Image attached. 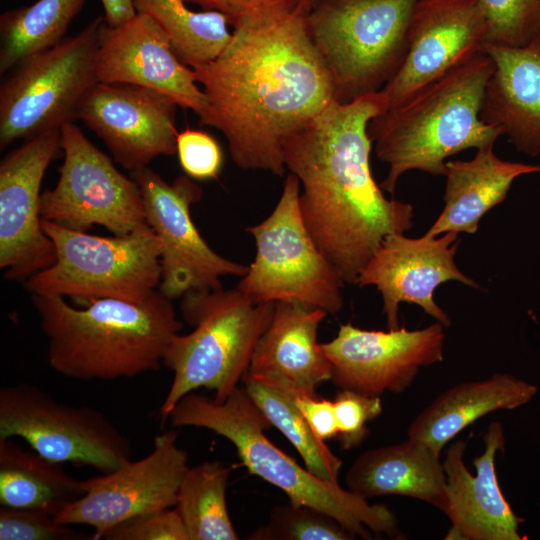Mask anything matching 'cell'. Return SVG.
<instances>
[{"instance_id": "1", "label": "cell", "mask_w": 540, "mask_h": 540, "mask_svg": "<svg viewBox=\"0 0 540 540\" xmlns=\"http://www.w3.org/2000/svg\"><path fill=\"white\" fill-rule=\"evenodd\" d=\"M301 0L286 17L234 28L215 60L192 68L236 166L283 176L286 142L335 102L329 72L307 28Z\"/></svg>"}, {"instance_id": "2", "label": "cell", "mask_w": 540, "mask_h": 540, "mask_svg": "<svg viewBox=\"0 0 540 540\" xmlns=\"http://www.w3.org/2000/svg\"><path fill=\"white\" fill-rule=\"evenodd\" d=\"M388 108L381 90L335 101L284 146L285 166L300 182L304 222L345 283L356 284L388 235L413 226V206L386 198L370 169L368 125Z\"/></svg>"}, {"instance_id": "3", "label": "cell", "mask_w": 540, "mask_h": 540, "mask_svg": "<svg viewBox=\"0 0 540 540\" xmlns=\"http://www.w3.org/2000/svg\"><path fill=\"white\" fill-rule=\"evenodd\" d=\"M48 339V363L78 380L133 378L156 371L182 329L171 299L156 290L142 301L94 300L82 308L65 297L32 295Z\"/></svg>"}, {"instance_id": "4", "label": "cell", "mask_w": 540, "mask_h": 540, "mask_svg": "<svg viewBox=\"0 0 540 540\" xmlns=\"http://www.w3.org/2000/svg\"><path fill=\"white\" fill-rule=\"evenodd\" d=\"M493 68L482 52L370 121L376 156L389 167L383 191L394 194L407 171L444 175L447 158L495 144L501 131L481 119Z\"/></svg>"}, {"instance_id": "5", "label": "cell", "mask_w": 540, "mask_h": 540, "mask_svg": "<svg viewBox=\"0 0 540 540\" xmlns=\"http://www.w3.org/2000/svg\"><path fill=\"white\" fill-rule=\"evenodd\" d=\"M174 427L208 429L230 441L248 471L282 490L290 503L329 514L363 539L401 536L398 519L385 505L322 480L275 446L265 435L271 424L245 388L237 387L223 401L194 392L182 397L168 415Z\"/></svg>"}, {"instance_id": "6", "label": "cell", "mask_w": 540, "mask_h": 540, "mask_svg": "<svg viewBox=\"0 0 540 540\" xmlns=\"http://www.w3.org/2000/svg\"><path fill=\"white\" fill-rule=\"evenodd\" d=\"M274 306L254 303L236 288L191 291L181 297L183 319L193 330L175 335L164 356L173 379L160 406L162 423L190 392L206 388L223 401L238 387Z\"/></svg>"}, {"instance_id": "7", "label": "cell", "mask_w": 540, "mask_h": 540, "mask_svg": "<svg viewBox=\"0 0 540 540\" xmlns=\"http://www.w3.org/2000/svg\"><path fill=\"white\" fill-rule=\"evenodd\" d=\"M418 0H317L307 28L332 81L335 101L380 91L401 66Z\"/></svg>"}, {"instance_id": "8", "label": "cell", "mask_w": 540, "mask_h": 540, "mask_svg": "<svg viewBox=\"0 0 540 540\" xmlns=\"http://www.w3.org/2000/svg\"><path fill=\"white\" fill-rule=\"evenodd\" d=\"M41 224L56 260L25 281L32 295L69 297L85 306L103 298L142 301L158 290L161 243L149 226L97 236L44 219Z\"/></svg>"}, {"instance_id": "9", "label": "cell", "mask_w": 540, "mask_h": 540, "mask_svg": "<svg viewBox=\"0 0 540 540\" xmlns=\"http://www.w3.org/2000/svg\"><path fill=\"white\" fill-rule=\"evenodd\" d=\"M299 197L300 182L290 173L271 214L246 228L256 255L236 289L254 303L296 302L337 314L345 282L310 234Z\"/></svg>"}, {"instance_id": "10", "label": "cell", "mask_w": 540, "mask_h": 540, "mask_svg": "<svg viewBox=\"0 0 540 540\" xmlns=\"http://www.w3.org/2000/svg\"><path fill=\"white\" fill-rule=\"evenodd\" d=\"M104 17L79 33L19 62L0 86V148L60 129L75 119L86 92L98 82L96 54Z\"/></svg>"}, {"instance_id": "11", "label": "cell", "mask_w": 540, "mask_h": 540, "mask_svg": "<svg viewBox=\"0 0 540 540\" xmlns=\"http://www.w3.org/2000/svg\"><path fill=\"white\" fill-rule=\"evenodd\" d=\"M21 438L40 455L109 473L131 460V442L102 412L58 402L39 386L0 389V438Z\"/></svg>"}, {"instance_id": "12", "label": "cell", "mask_w": 540, "mask_h": 540, "mask_svg": "<svg viewBox=\"0 0 540 540\" xmlns=\"http://www.w3.org/2000/svg\"><path fill=\"white\" fill-rule=\"evenodd\" d=\"M60 129L64 161L55 187L41 193V218L84 232L101 225L114 235L148 226L137 183L72 121Z\"/></svg>"}, {"instance_id": "13", "label": "cell", "mask_w": 540, "mask_h": 540, "mask_svg": "<svg viewBox=\"0 0 540 540\" xmlns=\"http://www.w3.org/2000/svg\"><path fill=\"white\" fill-rule=\"evenodd\" d=\"M139 186L148 226L161 243L158 290L171 300L191 291L222 288L223 276L242 277L248 266L215 252L195 226L191 207L203 191L187 175L171 183L151 168L130 172Z\"/></svg>"}, {"instance_id": "14", "label": "cell", "mask_w": 540, "mask_h": 540, "mask_svg": "<svg viewBox=\"0 0 540 540\" xmlns=\"http://www.w3.org/2000/svg\"><path fill=\"white\" fill-rule=\"evenodd\" d=\"M169 430L154 438L144 458L84 482V494L55 515L65 525H87L93 540L103 539L114 526L133 517L176 506L188 454Z\"/></svg>"}, {"instance_id": "15", "label": "cell", "mask_w": 540, "mask_h": 540, "mask_svg": "<svg viewBox=\"0 0 540 540\" xmlns=\"http://www.w3.org/2000/svg\"><path fill=\"white\" fill-rule=\"evenodd\" d=\"M444 327L436 321L423 329L379 331L347 323L320 346L331 363L336 387L367 395L399 394L421 367L443 360Z\"/></svg>"}, {"instance_id": "16", "label": "cell", "mask_w": 540, "mask_h": 540, "mask_svg": "<svg viewBox=\"0 0 540 540\" xmlns=\"http://www.w3.org/2000/svg\"><path fill=\"white\" fill-rule=\"evenodd\" d=\"M60 148L61 129H54L27 139L0 162V267L7 280L26 281L56 260L42 229L40 188Z\"/></svg>"}, {"instance_id": "17", "label": "cell", "mask_w": 540, "mask_h": 540, "mask_svg": "<svg viewBox=\"0 0 540 540\" xmlns=\"http://www.w3.org/2000/svg\"><path fill=\"white\" fill-rule=\"evenodd\" d=\"M177 107L168 96L145 87L97 82L81 99L75 118L132 172L159 156L176 154Z\"/></svg>"}, {"instance_id": "18", "label": "cell", "mask_w": 540, "mask_h": 540, "mask_svg": "<svg viewBox=\"0 0 540 540\" xmlns=\"http://www.w3.org/2000/svg\"><path fill=\"white\" fill-rule=\"evenodd\" d=\"M458 243L454 232L419 238L394 233L382 241L356 285L374 286L380 292L388 329L399 328L401 303L416 304L445 327L451 325L448 314L434 300L435 289L447 281L480 288L456 265Z\"/></svg>"}, {"instance_id": "19", "label": "cell", "mask_w": 540, "mask_h": 540, "mask_svg": "<svg viewBox=\"0 0 540 540\" xmlns=\"http://www.w3.org/2000/svg\"><path fill=\"white\" fill-rule=\"evenodd\" d=\"M487 22L477 0H418L406 56L381 91L396 106L483 52Z\"/></svg>"}, {"instance_id": "20", "label": "cell", "mask_w": 540, "mask_h": 540, "mask_svg": "<svg viewBox=\"0 0 540 540\" xmlns=\"http://www.w3.org/2000/svg\"><path fill=\"white\" fill-rule=\"evenodd\" d=\"M98 82L125 83L160 92L199 117L206 95L192 68L183 64L164 31L148 15L137 13L126 23L99 30L96 54Z\"/></svg>"}, {"instance_id": "21", "label": "cell", "mask_w": 540, "mask_h": 540, "mask_svg": "<svg viewBox=\"0 0 540 540\" xmlns=\"http://www.w3.org/2000/svg\"><path fill=\"white\" fill-rule=\"evenodd\" d=\"M484 451L473 460L476 474L464 463L467 443L458 440L448 448L443 466L450 503L451 528L446 540H522L521 519L514 513L498 483L495 459L505 447L499 421H492L483 436Z\"/></svg>"}, {"instance_id": "22", "label": "cell", "mask_w": 540, "mask_h": 540, "mask_svg": "<svg viewBox=\"0 0 540 540\" xmlns=\"http://www.w3.org/2000/svg\"><path fill=\"white\" fill-rule=\"evenodd\" d=\"M327 313L296 302H276L246 375L293 397L315 396L332 366L318 343Z\"/></svg>"}, {"instance_id": "23", "label": "cell", "mask_w": 540, "mask_h": 540, "mask_svg": "<svg viewBox=\"0 0 540 540\" xmlns=\"http://www.w3.org/2000/svg\"><path fill=\"white\" fill-rule=\"evenodd\" d=\"M493 62L481 119L522 153H540V33L521 47L485 44Z\"/></svg>"}, {"instance_id": "24", "label": "cell", "mask_w": 540, "mask_h": 540, "mask_svg": "<svg viewBox=\"0 0 540 540\" xmlns=\"http://www.w3.org/2000/svg\"><path fill=\"white\" fill-rule=\"evenodd\" d=\"M347 489L368 499L400 495L424 501L447 517L450 503L440 454L429 445L407 440L362 452L345 477Z\"/></svg>"}, {"instance_id": "25", "label": "cell", "mask_w": 540, "mask_h": 540, "mask_svg": "<svg viewBox=\"0 0 540 540\" xmlns=\"http://www.w3.org/2000/svg\"><path fill=\"white\" fill-rule=\"evenodd\" d=\"M493 147L477 149L471 160L446 161L444 207L426 235L475 233L481 218L505 200L516 178L540 173V164L503 160Z\"/></svg>"}, {"instance_id": "26", "label": "cell", "mask_w": 540, "mask_h": 540, "mask_svg": "<svg viewBox=\"0 0 540 540\" xmlns=\"http://www.w3.org/2000/svg\"><path fill=\"white\" fill-rule=\"evenodd\" d=\"M537 390L535 385L505 373L459 383L441 393L414 418L407 428V437L426 443L440 454L448 442L476 420L496 410L525 405Z\"/></svg>"}, {"instance_id": "27", "label": "cell", "mask_w": 540, "mask_h": 540, "mask_svg": "<svg viewBox=\"0 0 540 540\" xmlns=\"http://www.w3.org/2000/svg\"><path fill=\"white\" fill-rule=\"evenodd\" d=\"M83 480L70 476L62 463L27 450L12 438H0V503L53 515L79 499Z\"/></svg>"}, {"instance_id": "28", "label": "cell", "mask_w": 540, "mask_h": 540, "mask_svg": "<svg viewBox=\"0 0 540 540\" xmlns=\"http://www.w3.org/2000/svg\"><path fill=\"white\" fill-rule=\"evenodd\" d=\"M133 4L137 13L158 24L177 57L190 68L215 60L231 41L229 23L218 12L191 11L184 0H133Z\"/></svg>"}, {"instance_id": "29", "label": "cell", "mask_w": 540, "mask_h": 540, "mask_svg": "<svg viewBox=\"0 0 540 540\" xmlns=\"http://www.w3.org/2000/svg\"><path fill=\"white\" fill-rule=\"evenodd\" d=\"M86 0H38L0 17V74L23 59L54 47L65 37Z\"/></svg>"}, {"instance_id": "30", "label": "cell", "mask_w": 540, "mask_h": 540, "mask_svg": "<svg viewBox=\"0 0 540 540\" xmlns=\"http://www.w3.org/2000/svg\"><path fill=\"white\" fill-rule=\"evenodd\" d=\"M230 473L231 469L218 461H205L185 472L175 507L189 540L239 539L226 501Z\"/></svg>"}, {"instance_id": "31", "label": "cell", "mask_w": 540, "mask_h": 540, "mask_svg": "<svg viewBox=\"0 0 540 540\" xmlns=\"http://www.w3.org/2000/svg\"><path fill=\"white\" fill-rule=\"evenodd\" d=\"M245 390L302 457L305 467L318 478L338 483L342 460L319 439L297 407L293 396L245 375Z\"/></svg>"}, {"instance_id": "32", "label": "cell", "mask_w": 540, "mask_h": 540, "mask_svg": "<svg viewBox=\"0 0 540 540\" xmlns=\"http://www.w3.org/2000/svg\"><path fill=\"white\" fill-rule=\"evenodd\" d=\"M250 540H353L356 535L327 513L305 505H276Z\"/></svg>"}, {"instance_id": "33", "label": "cell", "mask_w": 540, "mask_h": 540, "mask_svg": "<svg viewBox=\"0 0 540 540\" xmlns=\"http://www.w3.org/2000/svg\"><path fill=\"white\" fill-rule=\"evenodd\" d=\"M487 22L486 44L521 47L540 33V0H477Z\"/></svg>"}, {"instance_id": "34", "label": "cell", "mask_w": 540, "mask_h": 540, "mask_svg": "<svg viewBox=\"0 0 540 540\" xmlns=\"http://www.w3.org/2000/svg\"><path fill=\"white\" fill-rule=\"evenodd\" d=\"M57 521L55 515L38 509H0V540H81L87 534Z\"/></svg>"}, {"instance_id": "35", "label": "cell", "mask_w": 540, "mask_h": 540, "mask_svg": "<svg viewBox=\"0 0 540 540\" xmlns=\"http://www.w3.org/2000/svg\"><path fill=\"white\" fill-rule=\"evenodd\" d=\"M333 403L340 446L345 450L354 449L370 433L367 422L382 413L381 397L340 389Z\"/></svg>"}, {"instance_id": "36", "label": "cell", "mask_w": 540, "mask_h": 540, "mask_svg": "<svg viewBox=\"0 0 540 540\" xmlns=\"http://www.w3.org/2000/svg\"><path fill=\"white\" fill-rule=\"evenodd\" d=\"M224 15L234 28L259 25L289 15L301 0H184Z\"/></svg>"}, {"instance_id": "37", "label": "cell", "mask_w": 540, "mask_h": 540, "mask_svg": "<svg viewBox=\"0 0 540 540\" xmlns=\"http://www.w3.org/2000/svg\"><path fill=\"white\" fill-rule=\"evenodd\" d=\"M176 153L182 170L192 179L217 178L223 166V152L209 134L186 128L178 133Z\"/></svg>"}, {"instance_id": "38", "label": "cell", "mask_w": 540, "mask_h": 540, "mask_svg": "<svg viewBox=\"0 0 540 540\" xmlns=\"http://www.w3.org/2000/svg\"><path fill=\"white\" fill-rule=\"evenodd\" d=\"M107 540H189L188 532L176 507L142 514L107 531Z\"/></svg>"}, {"instance_id": "39", "label": "cell", "mask_w": 540, "mask_h": 540, "mask_svg": "<svg viewBox=\"0 0 540 540\" xmlns=\"http://www.w3.org/2000/svg\"><path fill=\"white\" fill-rule=\"evenodd\" d=\"M297 407L312 431L322 441L337 437V423L333 401L315 396L294 398Z\"/></svg>"}, {"instance_id": "40", "label": "cell", "mask_w": 540, "mask_h": 540, "mask_svg": "<svg viewBox=\"0 0 540 540\" xmlns=\"http://www.w3.org/2000/svg\"><path fill=\"white\" fill-rule=\"evenodd\" d=\"M101 3L105 22L111 27H118L137 14L133 0H101Z\"/></svg>"}, {"instance_id": "41", "label": "cell", "mask_w": 540, "mask_h": 540, "mask_svg": "<svg viewBox=\"0 0 540 540\" xmlns=\"http://www.w3.org/2000/svg\"><path fill=\"white\" fill-rule=\"evenodd\" d=\"M303 1H305L310 6L311 4H313L317 0H303Z\"/></svg>"}]
</instances>
